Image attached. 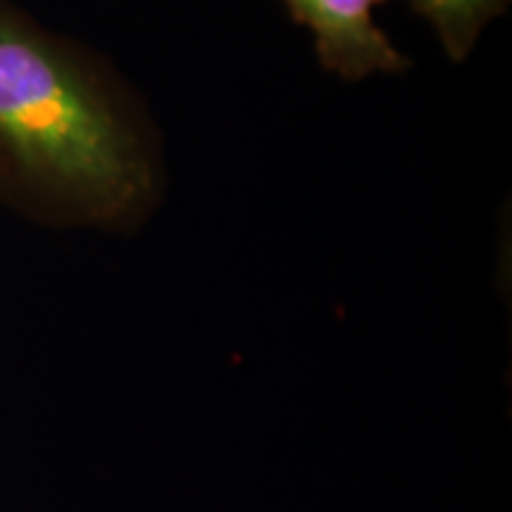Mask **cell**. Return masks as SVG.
Segmentation results:
<instances>
[{"mask_svg":"<svg viewBox=\"0 0 512 512\" xmlns=\"http://www.w3.org/2000/svg\"><path fill=\"white\" fill-rule=\"evenodd\" d=\"M150 188L136 128L88 55L0 0V204L112 226Z\"/></svg>","mask_w":512,"mask_h":512,"instance_id":"1","label":"cell"},{"mask_svg":"<svg viewBox=\"0 0 512 512\" xmlns=\"http://www.w3.org/2000/svg\"><path fill=\"white\" fill-rule=\"evenodd\" d=\"M384 0H285L290 15L316 36L325 69L349 81L406 72L408 62L375 22Z\"/></svg>","mask_w":512,"mask_h":512,"instance_id":"2","label":"cell"},{"mask_svg":"<svg viewBox=\"0 0 512 512\" xmlns=\"http://www.w3.org/2000/svg\"><path fill=\"white\" fill-rule=\"evenodd\" d=\"M422 17L437 29L441 46L453 60H465L491 19L501 15L508 0H411Z\"/></svg>","mask_w":512,"mask_h":512,"instance_id":"3","label":"cell"}]
</instances>
